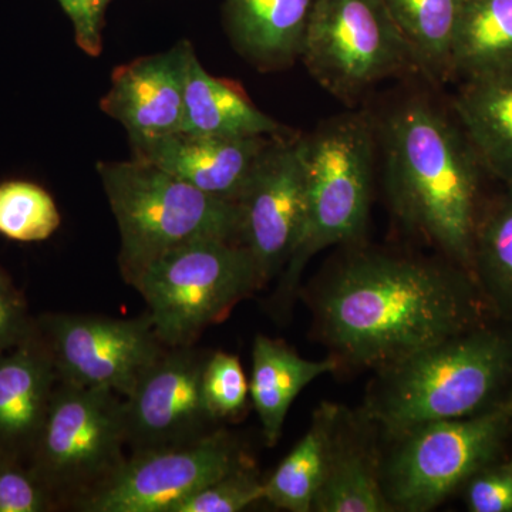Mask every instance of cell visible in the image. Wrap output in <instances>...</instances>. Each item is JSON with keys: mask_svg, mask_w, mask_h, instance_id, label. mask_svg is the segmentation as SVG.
<instances>
[{"mask_svg": "<svg viewBox=\"0 0 512 512\" xmlns=\"http://www.w3.org/2000/svg\"><path fill=\"white\" fill-rule=\"evenodd\" d=\"M316 0H224L229 40L259 72H281L301 59Z\"/></svg>", "mask_w": 512, "mask_h": 512, "instance_id": "18", "label": "cell"}, {"mask_svg": "<svg viewBox=\"0 0 512 512\" xmlns=\"http://www.w3.org/2000/svg\"><path fill=\"white\" fill-rule=\"evenodd\" d=\"M412 50L419 70L448 79L451 52L464 0H383Z\"/></svg>", "mask_w": 512, "mask_h": 512, "instance_id": "24", "label": "cell"}, {"mask_svg": "<svg viewBox=\"0 0 512 512\" xmlns=\"http://www.w3.org/2000/svg\"><path fill=\"white\" fill-rule=\"evenodd\" d=\"M376 372L360 412L383 439L483 413L512 393V325L481 323Z\"/></svg>", "mask_w": 512, "mask_h": 512, "instance_id": "3", "label": "cell"}, {"mask_svg": "<svg viewBox=\"0 0 512 512\" xmlns=\"http://www.w3.org/2000/svg\"><path fill=\"white\" fill-rule=\"evenodd\" d=\"M274 140L177 133L133 144L131 150L134 160L156 165L211 197L237 202Z\"/></svg>", "mask_w": 512, "mask_h": 512, "instance_id": "15", "label": "cell"}, {"mask_svg": "<svg viewBox=\"0 0 512 512\" xmlns=\"http://www.w3.org/2000/svg\"><path fill=\"white\" fill-rule=\"evenodd\" d=\"M339 404L322 403L313 413L305 436L292 448L268 480L264 481V500L291 512H311L322 483L330 434Z\"/></svg>", "mask_w": 512, "mask_h": 512, "instance_id": "23", "label": "cell"}, {"mask_svg": "<svg viewBox=\"0 0 512 512\" xmlns=\"http://www.w3.org/2000/svg\"><path fill=\"white\" fill-rule=\"evenodd\" d=\"M59 383L39 330L0 355V457H30Z\"/></svg>", "mask_w": 512, "mask_h": 512, "instance_id": "17", "label": "cell"}, {"mask_svg": "<svg viewBox=\"0 0 512 512\" xmlns=\"http://www.w3.org/2000/svg\"><path fill=\"white\" fill-rule=\"evenodd\" d=\"M52 195L29 181L0 184V235L18 242H42L60 227Z\"/></svg>", "mask_w": 512, "mask_h": 512, "instance_id": "26", "label": "cell"}, {"mask_svg": "<svg viewBox=\"0 0 512 512\" xmlns=\"http://www.w3.org/2000/svg\"><path fill=\"white\" fill-rule=\"evenodd\" d=\"M512 64V0H464L448 77L477 76Z\"/></svg>", "mask_w": 512, "mask_h": 512, "instance_id": "22", "label": "cell"}, {"mask_svg": "<svg viewBox=\"0 0 512 512\" xmlns=\"http://www.w3.org/2000/svg\"><path fill=\"white\" fill-rule=\"evenodd\" d=\"M306 181V217L301 238L281 274L276 302L281 308L298 289L313 256L352 244L366 231L372 198L375 130L363 111L323 121L299 136Z\"/></svg>", "mask_w": 512, "mask_h": 512, "instance_id": "4", "label": "cell"}, {"mask_svg": "<svg viewBox=\"0 0 512 512\" xmlns=\"http://www.w3.org/2000/svg\"><path fill=\"white\" fill-rule=\"evenodd\" d=\"M131 285L146 301L158 339L168 349L191 346L202 330L264 288L248 249L222 239H202L168 251Z\"/></svg>", "mask_w": 512, "mask_h": 512, "instance_id": "7", "label": "cell"}, {"mask_svg": "<svg viewBox=\"0 0 512 512\" xmlns=\"http://www.w3.org/2000/svg\"><path fill=\"white\" fill-rule=\"evenodd\" d=\"M338 367L336 357L305 359L281 340L256 336L249 396L261 421L266 446L274 447L281 439L289 409L302 390Z\"/></svg>", "mask_w": 512, "mask_h": 512, "instance_id": "21", "label": "cell"}, {"mask_svg": "<svg viewBox=\"0 0 512 512\" xmlns=\"http://www.w3.org/2000/svg\"><path fill=\"white\" fill-rule=\"evenodd\" d=\"M120 397L59 380L29 457L55 497L89 493L123 464L127 427Z\"/></svg>", "mask_w": 512, "mask_h": 512, "instance_id": "9", "label": "cell"}, {"mask_svg": "<svg viewBox=\"0 0 512 512\" xmlns=\"http://www.w3.org/2000/svg\"><path fill=\"white\" fill-rule=\"evenodd\" d=\"M301 60L323 89L345 101L419 70L383 0H316Z\"/></svg>", "mask_w": 512, "mask_h": 512, "instance_id": "8", "label": "cell"}, {"mask_svg": "<svg viewBox=\"0 0 512 512\" xmlns=\"http://www.w3.org/2000/svg\"><path fill=\"white\" fill-rule=\"evenodd\" d=\"M37 333V320L30 315L23 293L5 271L0 272V355L18 348Z\"/></svg>", "mask_w": 512, "mask_h": 512, "instance_id": "31", "label": "cell"}, {"mask_svg": "<svg viewBox=\"0 0 512 512\" xmlns=\"http://www.w3.org/2000/svg\"><path fill=\"white\" fill-rule=\"evenodd\" d=\"M194 47L188 40L156 55L137 57L111 73L100 109L126 128L130 144L181 133L185 83Z\"/></svg>", "mask_w": 512, "mask_h": 512, "instance_id": "14", "label": "cell"}, {"mask_svg": "<svg viewBox=\"0 0 512 512\" xmlns=\"http://www.w3.org/2000/svg\"><path fill=\"white\" fill-rule=\"evenodd\" d=\"M379 434L360 410L339 406L312 511L393 512L380 481Z\"/></svg>", "mask_w": 512, "mask_h": 512, "instance_id": "16", "label": "cell"}, {"mask_svg": "<svg viewBox=\"0 0 512 512\" xmlns=\"http://www.w3.org/2000/svg\"><path fill=\"white\" fill-rule=\"evenodd\" d=\"M237 204L239 244L248 249L265 286L284 271L305 224L299 136L272 141Z\"/></svg>", "mask_w": 512, "mask_h": 512, "instance_id": "12", "label": "cell"}, {"mask_svg": "<svg viewBox=\"0 0 512 512\" xmlns=\"http://www.w3.org/2000/svg\"><path fill=\"white\" fill-rule=\"evenodd\" d=\"M512 434V393L461 419L430 421L386 437L380 481L392 511H433L503 453Z\"/></svg>", "mask_w": 512, "mask_h": 512, "instance_id": "6", "label": "cell"}, {"mask_svg": "<svg viewBox=\"0 0 512 512\" xmlns=\"http://www.w3.org/2000/svg\"><path fill=\"white\" fill-rule=\"evenodd\" d=\"M69 16L74 40L87 56L99 57L103 53V32L107 8L113 0H57Z\"/></svg>", "mask_w": 512, "mask_h": 512, "instance_id": "32", "label": "cell"}, {"mask_svg": "<svg viewBox=\"0 0 512 512\" xmlns=\"http://www.w3.org/2000/svg\"><path fill=\"white\" fill-rule=\"evenodd\" d=\"M181 133L224 138L291 136L288 128L255 106L241 84L211 76L195 52L188 64Z\"/></svg>", "mask_w": 512, "mask_h": 512, "instance_id": "20", "label": "cell"}, {"mask_svg": "<svg viewBox=\"0 0 512 512\" xmlns=\"http://www.w3.org/2000/svg\"><path fill=\"white\" fill-rule=\"evenodd\" d=\"M382 138L394 214L473 275L484 168L466 134L429 101L412 99L390 114Z\"/></svg>", "mask_w": 512, "mask_h": 512, "instance_id": "2", "label": "cell"}, {"mask_svg": "<svg viewBox=\"0 0 512 512\" xmlns=\"http://www.w3.org/2000/svg\"><path fill=\"white\" fill-rule=\"evenodd\" d=\"M207 357L191 346L165 349L126 397L127 443L134 451L188 443L215 424L202 397Z\"/></svg>", "mask_w": 512, "mask_h": 512, "instance_id": "13", "label": "cell"}, {"mask_svg": "<svg viewBox=\"0 0 512 512\" xmlns=\"http://www.w3.org/2000/svg\"><path fill=\"white\" fill-rule=\"evenodd\" d=\"M471 512H512V457L491 461L463 485Z\"/></svg>", "mask_w": 512, "mask_h": 512, "instance_id": "30", "label": "cell"}, {"mask_svg": "<svg viewBox=\"0 0 512 512\" xmlns=\"http://www.w3.org/2000/svg\"><path fill=\"white\" fill-rule=\"evenodd\" d=\"M453 107L484 170L512 185V64L464 79Z\"/></svg>", "mask_w": 512, "mask_h": 512, "instance_id": "19", "label": "cell"}, {"mask_svg": "<svg viewBox=\"0 0 512 512\" xmlns=\"http://www.w3.org/2000/svg\"><path fill=\"white\" fill-rule=\"evenodd\" d=\"M36 320L60 382L123 397L167 349L148 313L137 319L53 313Z\"/></svg>", "mask_w": 512, "mask_h": 512, "instance_id": "11", "label": "cell"}, {"mask_svg": "<svg viewBox=\"0 0 512 512\" xmlns=\"http://www.w3.org/2000/svg\"><path fill=\"white\" fill-rule=\"evenodd\" d=\"M55 494L30 467L0 457V512H46L55 507Z\"/></svg>", "mask_w": 512, "mask_h": 512, "instance_id": "29", "label": "cell"}, {"mask_svg": "<svg viewBox=\"0 0 512 512\" xmlns=\"http://www.w3.org/2000/svg\"><path fill=\"white\" fill-rule=\"evenodd\" d=\"M480 215L473 276L490 312L512 325V185Z\"/></svg>", "mask_w": 512, "mask_h": 512, "instance_id": "25", "label": "cell"}, {"mask_svg": "<svg viewBox=\"0 0 512 512\" xmlns=\"http://www.w3.org/2000/svg\"><path fill=\"white\" fill-rule=\"evenodd\" d=\"M97 173L119 225L128 284L168 251L202 239L239 242L237 202L211 197L144 161H99Z\"/></svg>", "mask_w": 512, "mask_h": 512, "instance_id": "5", "label": "cell"}, {"mask_svg": "<svg viewBox=\"0 0 512 512\" xmlns=\"http://www.w3.org/2000/svg\"><path fill=\"white\" fill-rule=\"evenodd\" d=\"M313 311L333 357L380 370L481 325L490 308L451 262L357 252L320 282Z\"/></svg>", "mask_w": 512, "mask_h": 512, "instance_id": "1", "label": "cell"}, {"mask_svg": "<svg viewBox=\"0 0 512 512\" xmlns=\"http://www.w3.org/2000/svg\"><path fill=\"white\" fill-rule=\"evenodd\" d=\"M248 464L227 431L175 446L134 451L103 483L84 494L87 512H171L192 494Z\"/></svg>", "mask_w": 512, "mask_h": 512, "instance_id": "10", "label": "cell"}, {"mask_svg": "<svg viewBox=\"0 0 512 512\" xmlns=\"http://www.w3.org/2000/svg\"><path fill=\"white\" fill-rule=\"evenodd\" d=\"M202 397L211 419H234L248 402L249 383L237 356L217 352L205 360L202 370Z\"/></svg>", "mask_w": 512, "mask_h": 512, "instance_id": "27", "label": "cell"}, {"mask_svg": "<svg viewBox=\"0 0 512 512\" xmlns=\"http://www.w3.org/2000/svg\"><path fill=\"white\" fill-rule=\"evenodd\" d=\"M2 271H3V269H2V268H0V272H2Z\"/></svg>", "mask_w": 512, "mask_h": 512, "instance_id": "33", "label": "cell"}, {"mask_svg": "<svg viewBox=\"0 0 512 512\" xmlns=\"http://www.w3.org/2000/svg\"><path fill=\"white\" fill-rule=\"evenodd\" d=\"M264 500V481L251 463L201 488L171 512H238Z\"/></svg>", "mask_w": 512, "mask_h": 512, "instance_id": "28", "label": "cell"}]
</instances>
